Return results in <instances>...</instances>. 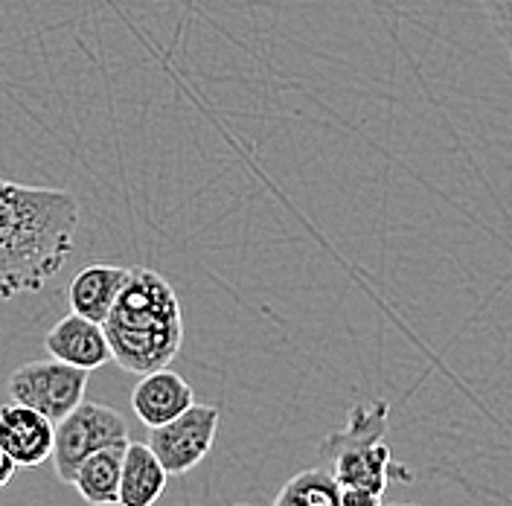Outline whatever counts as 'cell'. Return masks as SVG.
I'll list each match as a JSON object with an SVG mask.
<instances>
[{
    "mask_svg": "<svg viewBox=\"0 0 512 506\" xmlns=\"http://www.w3.org/2000/svg\"><path fill=\"white\" fill-rule=\"evenodd\" d=\"M79 198L0 178V300L35 294L73 251Z\"/></svg>",
    "mask_w": 512,
    "mask_h": 506,
    "instance_id": "1",
    "label": "cell"
},
{
    "mask_svg": "<svg viewBox=\"0 0 512 506\" xmlns=\"http://www.w3.org/2000/svg\"><path fill=\"white\" fill-rule=\"evenodd\" d=\"M111 361L146 376L169 367L184 344V315L172 283L152 268H128L108 317L102 320Z\"/></svg>",
    "mask_w": 512,
    "mask_h": 506,
    "instance_id": "2",
    "label": "cell"
},
{
    "mask_svg": "<svg viewBox=\"0 0 512 506\" xmlns=\"http://www.w3.org/2000/svg\"><path fill=\"white\" fill-rule=\"evenodd\" d=\"M387 416V402L352 405L347 425L320 443V457L341 489H367L384 495L393 475L399 480H411L408 469L393 463L390 445L384 443Z\"/></svg>",
    "mask_w": 512,
    "mask_h": 506,
    "instance_id": "3",
    "label": "cell"
},
{
    "mask_svg": "<svg viewBox=\"0 0 512 506\" xmlns=\"http://www.w3.org/2000/svg\"><path fill=\"white\" fill-rule=\"evenodd\" d=\"M128 443L126 416L99 402H79L53 425V469L62 483H70L79 463L99 448Z\"/></svg>",
    "mask_w": 512,
    "mask_h": 506,
    "instance_id": "4",
    "label": "cell"
},
{
    "mask_svg": "<svg viewBox=\"0 0 512 506\" xmlns=\"http://www.w3.org/2000/svg\"><path fill=\"white\" fill-rule=\"evenodd\" d=\"M88 370L70 367L64 361H30L9 376V396L18 405H27L53 425L73 411L88 390Z\"/></svg>",
    "mask_w": 512,
    "mask_h": 506,
    "instance_id": "5",
    "label": "cell"
},
{
    "mask_svg": "<svg viewBox=\"0 0 512 506\" xmlns=\"http://www.w3.org/2000/svg\"><path fill=\"white\" fill-rule=\"evenodd\" d=\"M222 422V411L216 405H195L175 419L149 428V448L155 451L166 475H187L213 448L216 431Z\"/></svg>",
    "mask_w": 512,
    "mask_h": 506,
    "instance_id": "6",
    "label": "cell"
},
{
    "mask_svg": "<svg viewBox=\"0 0 512 506\" xmlns=\"http://www.w3.org/2000/svg\"><path fill=\"white\" fill-rule=\"evenodd\" d=\"M0 448L18 469H35L53 454V422L27 405H0Z\"/></svg>",
    "mask_w": 512,
    "mask_h": 506,
    "instance_id": "7",
    "label": "cell"
},
{
    "mask_svg": "<svg viewBox=\"0 0 512 506\" xmlns=\"http://www.w3.org/2000/svg\"><path fill=\"white\" fill-rule=\"evenodd\" d=\"M44 349L50 352V358L64 361L70 367L79 370H99L111 361V349L108 338L102 332V323H94L82 315L62 317L47 335H44Z\"/></svg>",
    "mask_w": 512,
    "mask_h": 506,
    "instance_id": "8",
    "label": "cell"
},
{
    "mask_svg": "<svg viewBox=\"0 0 512 506\" xmlns=\"http://www.w3.org/2000/svg\"><path fill=\"white\" fill-rule=\"evenodd\" d=\"M195 402V393L184 376L172 373L169 367L140 376L134 393H131V408L137 419L146 428H158L163 422L175 419Z\"/></svg>",
    "mask_w": 512,
    "mask_h": 506,
    "instance_id": "9",
    "label": "cell"
},
{
    "mask_svg": "<svg viewBox=\"0 0 512 506\" xmlns=\"http://www.w3.org/2000/svg\"><path fill=\"white\" fill-rule=\"evenodd\" d=\"M128 268L123 265H105V262H94V265H85L70 285H67V303H70V312L73 315L88 317L94 323H102L120 288L126 283Z\"/></svg>",
    "mask_w": 512,
    "mask_h": 506,
    "instance_id": "10",
    "label": "cell"
},
{
    "mask_svg": "<svg viewBox=\"0 0 512 506\" xmlns=\"http://www.w3.org/2000/svg\"><path fill=\"white\" fill-rule=\"evenodd\" d=\"M166 469L160 466L155 451L146 443L128 440L123 451V472H120V495L117 506H155L166 489Z\"/></svg>",
    "mask_w": 512,
    "mask_h": 506,
    "instance_id": "11",
    "label": "cell"
},
{
    "mask_svg": "<svg viewBox=\"0 0 512 506\" xmlns=\"http://www.w3.org/2000/svg\"><path fill=\"white\" fill-rule=\"evenodd\" d=\"M126 445H108L94 451L88 460L79 463L76 475L70 480V486H76V492L82 495L85 504L94 506H114L120 495V472H123V451Z\"/></svg>",
    "mask_w": 512,
    "mask_h": 506,
    "instance_id": "12",
    "label": "cell"
},
{
    "mask_svg": "<svg viewBox=\"0 0 512 506\" xmlns=\"http://www.w3.org/2000/svg\"><path fill=\"white\" fill-rule=\"evenodd\" d=\"M291 506H341V486L329 469H306L280 489Z\"/></svg>",
    "mask_w": 512,
    "mask_h": 506,
    "instance_id": "13",
    "label": "cell"
},
{
    "mask_svg": "<svg viewBox=\"0 0 512 506\" xmlns=\"http://www.w3.org/2000/svg\"><path fill=\"white\" fill-rule=\"evenodd\" d=\"M486 9V18L492 24L495 35L501 38L504 50L510 53L512 59V0H480Z\"/></svg>",
    "mask_w": 512,
    "mask_h": 506,
    "instance_id": "14",
    "label": "cell"
},
{
    "mask_svg": "<svg viewBox=\"0 0 512 506\" xmlns=\"http://www.w3.org/2000/svg\"><path fill=\"white\" fill-rule=\"evenodd\" d=\"M341 506H382V495L367 489H341Z\"/></svg>",
    "mask_w": 512,
    "mask_h": 506,
    "instance_id": "15",
    "label": "cell"
},
{
    "mask_svg": "<svg viewBox=\"0 0 512 506\" xmlns=\"http://www.w3.org/2000/svg\"><path fill=\"white\" fill-rule=\"evenodd\" d=\"M15 475H18V466H15V460L0 448V489L3 486H9L12 480H15Z\"/></svg>",
    "mask_w": 512,
    "mask_h": 506,
    "instance_id": "16",
    "label": "cell"
},
{
    "mask_svg": "<svg viewBox=\"0 0 512 506\" xmlns=\"http://www.w3.org/2000/svg\"><path fill=\"white\" fill-rule=\"evenodd\" d=\"M271 506H291V504H288L286 498H280V495H277V498H274V504H271Z\"/></svg>",
    "mask_w": 512,
    "mask_h": 506,
    "instance_id": "17",
    "label": "cell"
},
{
    "mask_svg": "<svg viewBox=\"0 0 512 506\" xmlns=\"http://www.w3.org/2000/svg\"><path fill=\"white\" fill-rule=\"evenodd\" d=\"M382 506H414V504H382Z\"/></svg>",
    "mask_w": 512,
    "mask_h": 506,
    "instance_id": "18",
    "label": "cell"
}]
</instances>
